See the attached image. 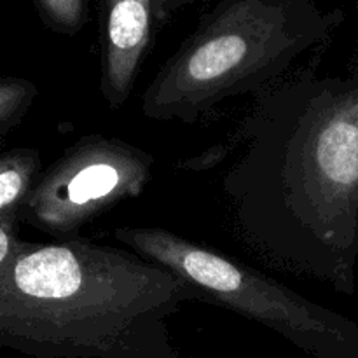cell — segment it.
I'll return each mask as SVG.
<instances>
[{
	"mask_svg": "<svg viewBox=\"0 0 358 358\" xmlns=\"http://www.w3.org/2000/svg\"><path fill=\"white\" fill-rule=\"evenodd\" d=\"M152 154L117 136L86 135L38 177L21 222L56 240L79 236L96 217L142 196L152 178Z\"/></svg>",
	"mask_w": 358,
	"mask_h": 358,
	"instance_id": "obj_5",
	"label": "cell"
},
{
	"mask_svg": "<svg viewBox=\"0 0 358 358\" xmlns=\"http://www.w3.org/2000/svg\"><path fill=\"white\" fill-rule=\"evenodd\" d=\"M27 358H28V357H27Z\"/></svg>",
	"mask_w": 358,
	"mask_h": 358,
	"instance_id": "obj_12",
	"label": "cell"
},
{
	"mask_svg": "<svg viewBox=\"0 0 358 358\" xmlns=\"http://www.w3.org/2000/svg\"><path fill=\"white\" fill-rule=\"evenodd\" d=\"M191 301L189 283L129 248L24 241L0 271V345L28 358H180L170 320Z\"/></svg>",
	"mask_w": 358,
	"mask_h": 358,
	"instance_id": "obj_2",
	"label": "cell"
},
{
	"mask_svg": "<svg viewBox=\"0 0 358 358\" xmlns=\"http://www.w3.org/2000/svg\"><path fill=\"white\" fill-rule=\"evenodd\" d=\"M112 236L201 296L271 329L311 358H358V324L278 280L163 227H117Z\"/></svg>",
	"mask_w": 358,
	"mask_h": 358,
	"instance_id": "obj_4",
	"label": "cell"
},
{
	"mask_svg": "<svg viewBox=\"0 0 358 358\" xmlns=\"http://www.w3.org/2000/svg\"><path fill=\"white\" fill-rule=\"evenodd\" d=\"M222 194L241 241L278 269L353 296L358 264V63L259 94Z\"/></svg>",
	"mask_w": 358,
	"mask_h": 358,
	"instance_id": "obj_1",
	"label": "cell"
},
{
	"mask_svg": "<svg viewBox=\"0 0 358 358\" xmlns=\"http://www.w3.org/2000/svg\"><path fill=\"white\" fill-rule=\"evenodd\" d=\"M194 0H152L154 9V21L156 27H163L177 10L184 9V7L191 6Z\"/></svg>",
	"mask_w": 358,
	"mask_h": 358,
	"instance_id": "obj_11",
	"label": "cell"
},
{
	"mask_svg": "<svg viewBox=\"0 0 358 358\" xmlns=\"http://www.w3.org/2000/svg\"><path fill=\"white\" fill-rule=\"evenodd\" d=\"M37 96L31 80L21 77H0V138H6L27 115Z\"/></svg>",
	"mask_w": 358,
	"mask_h": 358,
	"instance_id": "obj_8",
	"label": "cell"
},
{
	"mask_svg": "<svg viewBox=\"0 0 358 358\" xmlns=\"http://www.w3.org/2000/svg\"><path fill=\"white\" fill-rule=\"evenodd\" d=\"M42 21L56 34L73 35L87 23L90 0H35Z\"/></svg>",
	"mask_w": 358,
	"mask_h": 358,
	"instance_id": "obj_9",
	"label": "cell"
},
{
	"mask_svg": "<svg viewBox=\"0 0 358 358\" xmlns=\"http://www.w3.org/2000/svg\"><path fill=\"white\" fill-rule=\"evenodd\" d=\"M154 27L152 0H101L100 93L112 110L128 101Z\"/></svg>",
	"mask_w": 358,
	"mask_h": 358,
	"instance_id": "obj_6",
	"label": "cell"
},
{
	"mask_svg": "<svg viewBox=\"0 0 358 358\" xmlns=\"http://www.w3.org/2000/svg\"><path fill=\"white\" fill-rule=\"evenodd\" d=\"M23 243L20 240V222L0 220V271L13 264Z\"/></svg>",
	"mask_w": 358,
	"mask_h": 358,
	"instance_id": "obj_10",
	"label": "cell"
},
{
	"mask_svg": "<svg viewBox=\"0 0 358 358\" xmlns=\"http://www.w3.org/2000/svg\"><path fill=\"white\" fill-rule=\"evenodd\" d=\"M41 170V152L31 147H16L0 156V220L21 224V213Z\"/></svg>",
	"mask_w": 358,
	"mask_h": 358,
	"instance_id": "obj_7",
	"label": "cell"
},
{
	"mask_svg": "<svg viewBox=\"0 0 358 358\" xmlns=\"http://www.w3.org/2000/svg\"><path fill=\"white\" fill-rule=\"evenodd\" d=\"M341 21L318 0H219L150 80L142 114L196 124L231 98L264 93Z\"/></svg>",
	"mask_w": 358,
	"mask_h": 358,
	"instance_id": "obj_3",
	"label": "cell"
}]
</instances>
